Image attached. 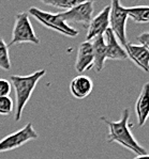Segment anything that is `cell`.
<instances>
[{
    "label": "cell",
    "mask_w": 149,
    "mask_h": 159,
    "mask_svg": "<svg viewBox=\"0 0 149 159\" xmlns=\"http://www.w3.org/2000/svg\"><path fill=\"white\" fill-rule=\"evenodd\" d=\"M104 123L108 126V138L107 142H117L123 148H128L134 154L138 155H145L148 154L147 151L142 148L140 143L135 140L134 136L132 134L129 126V119H130V111L129 109H123V114L119 121H109L108 119L102 116Z\"/></svg>",
    "instance_id": "1"
},
{
    "label": "cell",
    "mask_w": 149,
    "mask_h": 159,
    "mask_svg": "<svg viewBox=\"0 0 149 159\" xmlns=\"http://www.w3.org/2000/svg\"><path fill=\"white\" fill-rule=\"evenodd\" d=\"M45 74L46 70L42 68V70H36L30 75L10 76V82L15 90V113H14V119H15L16 122L21 121L27 102L30 99L38 82L45 76Z\"/></svg>",
    "instance_id": "2"
},
{
    "label": "cell",
    "mask_w": 149,
    "mask_h": 159,
    "mask_svg": "<svg viewBox=\"0 0 149 159\" xmlns=\"http://www.w3.org/2000/svg\"><path fill=\"white\" fill-rule=\"evenodd\" d=\"M28 15H31L45 28L57 31V32L65 36L75 38L79 35V31L73 27L69 26L67 23H65L61 19V17L59 16V13L54 14L46 11H42L41 9L36 8V7H30L28 9Z\"/></svg>",
    "instance_id": "3"
},
{
    "label": "cell",
    "mask_w": 149,
    "mask_h": 159,
    "mask_svg": "<svg viewBox=\"0 0 149 159\" xmlns=\"http://www.w3.org/2000/svg\"><path fill=\"white\" fill-rule=\"evenodd\" d=\"M30 43L39 45L40 39L36 34L33 27L30 23L29 15L26 12H22L15 15L13 30H12V38L8 46H13L16 44Z\"/></svg>",
    "instance_id": "4"
},
{
    "label": "cell",
    "mask_w": 149,
    "mask_h": 159,
    "mask_svg": "<svg viewBox=\"0 0 149 159\" xmlns=\"http://www.w3.org/2000/svg\"><path fill=\"white\" fill-rule=\"evenodd\" d=\"M39 138L38 133L33 128L32 123H27L23 128L8 134L0 140V153L13 151L21 146L25 145L30 141L36 140Z\"/></svg>",
    "instance_id": "5"
},
{
    "label": "cell",
    "mask_w": 149,
    "mask_h": 159,
    "mask_svg": "<svg viewBox=\"0 0 149 159\" xmlns=\"http://www.w3.org/2000/svg\"><path fill=\"white\" fill-rule=\"evenodd\" d=\"M129 16L126 11V8L123 7L120 1L114 0L111 3V13H109V29L115 34L118 42L127 46V33L126 26Z\"/></svg>",
    "instance_id": "6"
},
{
    "label": "cell",
    "mask_w": 149,
    "mask_h": 159,
    "mask_svg": "<svg viewBox=\"0 0 149 159\" xmlns=\"http://www.w3.org/2000/svg\"><path fill=\"white\" fill-rule=\"evenodd\" d=\"M94 13V2L92 1H83L69 11L61 12L59 16L65 23H79L88 26L92 19Z\"/></svg>",
    "instance_id": "7"
},
{
    "label": "cell",
    "mask_w": 149,
    "mask_h": 159,
    "mask_svg": "<svg viewBox=\"0 0 149 159\" xmlns=\"http://www.w3.org/2000/svg\"><path fill=\"white\" fill-rule=\"evenodd\" d=\"M109 13L111 6H106L97 16L92 17L91 21L88 25V30L86 34V41L90 42L97 36L104 35L105 31L109 28Z\"/></svg>",
    "instance_id": "8"
},
{
    "label": "cell",
    "mask_w": 149,
    "mask_h": 159,
    "mask_svg": "<svg viewBox=\"0 0 149 159\" xmlns=\"http://www.w3.org/2000/svg\"><path fill=\"white\" fill-rule=\"evenodd\" d=\"M74 66L77 73H84L94 67V51L91 42L85 41L80 43Z\"/></svg>",
    "instance_id": "9"
},
{
    "label": "cell",
    "mask_w": 149,
    "mask_h": 159,
    "mask_svg": "<svg viewBox=\"0 0 149 159\" xmlns=\"http://www.w3.org/2000/svg\"><path fill=\"white\" fill-rule=\"evenodd\" d=\"M104 42H105V49H106V59L111 60H127L128 56L120 43L116 39L115 34L112 32L111 29H107L104 33Z\"/></svg>",
    "instance_id": "10"
},
{
    "label": "cell",
    "mask_w": 149,
    "mask_h": 159,
    "mask_svg": "<svg viewBox=\"0 0 149 159\" xmlns=\"http://www.w3.org/2000/svg\"><path fill=\"white\" fill-rule=\"evenodd\" d=\"M124 48L128 58H130L141 70L149 73V51L142 45L132 43H128Z\"/></svg>",
    "instance_id": "11"
},
{
    "label": "cell",
    "mask_w": 149,
    "mask_h": 159,
    "mask_svg": "<svg viewBox=\"0 0 149 159\" xmlns=\"http://www.w3.org/2000/svg\"><path fill=\"white\" fill-rule=\"evenodd\" d=\"M94 89V82L88 76L79 75L72 79L70 84V92L75 98L83 99L89 96Z\"/></svg>",
    "instance_id": "12"
},
{
    "label": "cell",
    "mask_w": 149,
    "mask_h": 159,
    "mask_svg": "<svg viewBox=\"0 0 149 159\" xmlns=\"http://www.w3.org/2000/svg\"><path fill=\"white\" fill-rule=\"evenodd\" d=\"M135 112L138 126L145 125L149 117V84L143 85L137 101L135 102Z\"/></svg>",
    "instance_id": "13"
},
{
    "label": "cell",
    "mask_w": 149,
    "mask_h": 159,
    "mask_svg": "<svg viewBox=\"0 0 149 159\" xmlns=\"http://www.w3.org/2000/svg\"><path fill=\"white\" fill-rule=\"evenodd\" d=\"M92 44V51H94V67L97 73H100L104 67V63L106 61V49L104 36L100 35L90 41Z\"/></svg>",
    "instance_id": "14"
},
{
    "label": "cell",
    "mask_w": 149,
    "mask_h": 159,
    "mask_svg": "<svg viewBox=\"0 0 149 159\" xmlns=\"http://www.w3.org/2000/svg\"><path fill=\"white\" fill-rule=\"evenodd\" d=\"M128 16L137 24L149 23V6H137L126 8Z\"/></svg>",
    "instance_id": "15"
},
{
    "label": "cell",
    "mask_w": 149,
    "mask_h": 159,
    "mask_svg": "<svg viewBox=\"0 0 149 159\" xmlns=\"http://www.w3.org/2000/svg\"><path fill=\"white\" fill-rule=\"evenodd\" d=\"M82 2L83 0H42V3L54 7L56 9H61L63 12L69 11Z\"/></svg>",
    "instance_id": "16"
},
{
    "label": "cell",
    "mask_w": 149,
    "mask_h": 159,
    "mask_svg": "<svg viewBox=\"0 0 149 159\" xmlns=\"http://www.w3.org/2000/svg\"><path fill=\"white\" fill-rule=\"evenodd\" d=\"M0 68L3 70H11V60H10L9 46L4 42L2 38H0Z\"/></svg>",
    "instance_id": "17"
},
{
    "label": "cell",
    "mask_w": 149,
    "mask_h": 159,
    "mask_svg": "<svg viewBox=\"0 0 149 159\" xmlns=\"http://www.w3.org/2000/svg\"><path fill=\"white\" fill-rule=\"evenodd\" d=\"M14 110L13 99L10 96L0 97V116H10Z\"/></svg>",
    "instance_id": "18"
},
{
    "label": "cell",
    "mask_w": 149,
    "mask_h": 159,
    "mask_svg": "<svg viewBox=\"0 0 149 159\" xmlns=\"http://www.w3.org/2000/svg\"><path fill=\"white\" fill-rule=\"evenodd\" d=\"M12 85L11 82L7 79H0V97L9 96L11 93Z\"/></svg>",
    "instance_id": "19"
},
{
    "label": "cell",
    "mask_w": 149,
    "mask_h": 159,
    "mask_svg": "<svg viewBox=\"0 0 149 159\" xmlns=\"http://www.w3.org/2000/svg\"><path fill=\"white\" fill-rule=\"evenodd\" d=\"M137 41L141 43L143 47L149 51V32H143L137 36Z\"/></svg>",
    "instance_id": "20"
},
{
    "label": "cell",
    "mask_w": 149,
    "mask_h": 159,
    "mask_svg": "<svg viewBox=\"0 0 149 159\" xmlns=\"http://www.w3.org/2000/svg\"><path fill=\"white\" fill-rule=\"evenodd\" d=\"M134 159H149V154H145V155H138Z\"/></svg>",
    "instance_id": "21"
},
{
    "label": "cell",
    "mask_w": 149,
    "mask_h": 159,
    "mask_svg": "<svg viewBox=\"0 0 149 159\" xmlns=\"http://www.w3.org/2000/svg\"><path fill=\"white\" fill-rule=\"evenodd\" d=\"M0 20H1V18H0Z\"/></svg>",
    "instance_id": "22"
}]
</instances>
